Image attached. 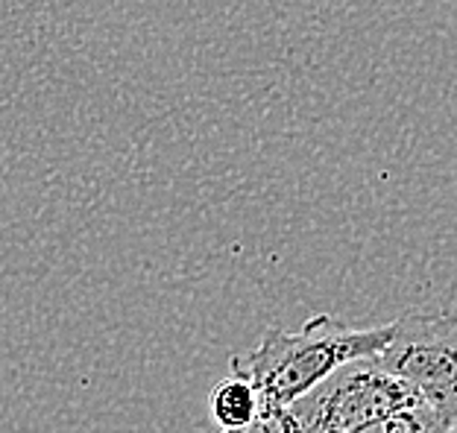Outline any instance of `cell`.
I'll return each instance as SVG.
<instances>
[{
  "mask_svg": "<svg viewBox=\"0 0 457 433\" xmlns=\"http://www.w3.org/2000/svg\"><path fill=\"white\" fill-rule=\"evenodd\" d=\"M440 311L452 314V316L457 319V275L452 278V284L445 287V296H443V305H440Z\"/></svg>",
  "mask_w": 457,
  "mask_h": 433,
  "instance_id": "cell-7",
  "label": "cell"
},
{
  "mask_svg": "<svg viewBox=\"0 0 457 433\" xmlns=\"http://www.w3.org/2000/svg\"><path fill=\"white\" fill-rule=\"evenodd\" d=\"M390 339V325L355 328L331 314H317L296 331L270 328L262 343L235 355L228 369L258 389L264 407H290L349 360L378 355Z\"/></svg>",
  "mask_w": 457,
  "mask_h": 433,
  "instance_id": "cell-1",
  "label": "cell"
},
{
  "mask_svg": "<svg viewBox=\"0 0 457 433\" xmlns=\"http://www.w3.org/2000/svg\"><path fill=\"white\" fill-rule=\"evenodd\" d=\"M445 433H457V419L452 421V425H449V428H445Z\"/></svg>",
  "mask_w": 457,
  "mask_h": 433,
  "instance_id": "cell-8",
  "label": "cell"
},
{
  "mask_svg": "<svg viewBox=\"0 0 457 433\" xmlns=\"http://www.w3.org/2000/svg\"><path fill=\"white\" fill-rule=\"evenodd\" d=\"M209 410H212V421L220 430H235L249 425L258 413L264 410V401L258 396V389L249 384L241 375H228L220 384H214L212 396H209Z\"/></svg>",
  "mask_w": 457,
  "mask_h": 433,
  "instance_id": "cell-4",
  "label": "cell"
},
{
  "mask_svg": "<svg viewBox=\"0 0 457 433\" xmlns=\"http://www.w3.org/2000/svg\"><path fill=\"white\" fill-rule=\"evenodd\" d=\"M220 433H303V430H299L296 419L290 416L287 407H264L249 425L235 430H220Z\"/></svg>",
  "mask_w": 457,
  "mask_h": 433,
  "instance_id": "cell-6",
  "label": "cell"
},
{
  "mask_svg": "<svg viewBox=\"0 0 457 433\" xmlns=\"http://www.w3.org/2000/svg\"><path fill=\"white\" fill-rule=\"evenodd\" d=\"M449 421L440 413H434L431 407L417 404L408 410H399V413L381 416L376 421H367L349 433H445Z\"/></svg>",
  "mask_w": 457,
  "mask_h": 433,
  "instance_id": "cell-5",
  "label": "cell"
},
{
  "mask_svg": "<svg viewBox=\"0 0 457 433\" xmlns=\"http://www.w3.org/2000/svg\"><path fill=\"white\" fill-rule=\"evenodd\" d=\"M376 357L425 407L449 425L457 419V319L452 314L440 307L404 314L390 323V339Z\"/></svg>",
  "mask_w": 457,
  "mask_h": 433,
  "instance_id": "cell-3",
  "label": "cell"
},
{
  "mask_svg": "<svg viewBox=\"0 0 457 433\" xmlns=\"http://www.w3.org/2000/svg\"><path fill=\"white\" fill-rule=\"evenodd\" d=\"M417 404H422L420 396L372 355L343 364L287 410L303 433H349Z\"/></svg>",
  "mask_w": 457,
  "mask_h": 433,
  "instance_id": "cell-2",
  "label": "cell"
}]
</instances>
